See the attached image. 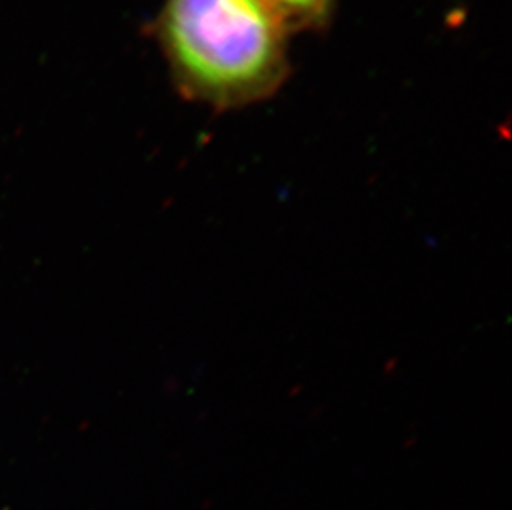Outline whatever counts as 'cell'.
Masks as SVG:
<instances>
[{
    "mask_svg": "<svg viewBox=\"0 0 512 510\" xmlns=\"http://www.w3.org/2000/svg\"><path fill=\"white\" fill-rule=\"evenodd\" d=\"M290 32L324 30L334 17L337 0H264Z\"/></svg>",
    "mask_w": 512,
    "mask_h": 510,
    "instance_id": "2",
    "label": "cell"
},
{
    "mask_svg": "<svg viewBox=\"0 0 512 510\" xmlns=\"http://www.w3.org/2000/svg\"><path fill=\"white\" fill-rule=\"evenodd\" d=\"M150 32L181 98L211 110L269 100L289 77L292 32L264 0H165Z\"/></svg>",
    "mask_w": 512,
    "mask_h": 510,
    "instance_id": "1",
    "label": "cell"
}]
</instances>
